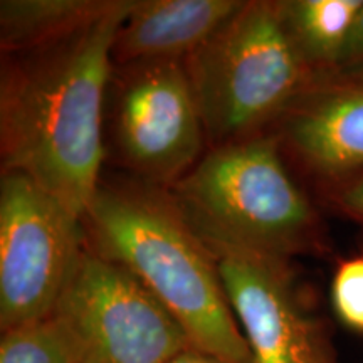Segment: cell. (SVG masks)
<instances>
[{
	"mask_svg": "<svg viewBox=\"0 0 363 363\" xmlns=\"http://www.w3.org/2000/svg\"><path fill=\"white\" fill-rule=\"evenodd\" d=\"M331 212L363 227V174L318 194Z\"/></svg>",
	"mask_w": 363,
	"mask_h": 363,
	"instance_id": "cell-15",
	"label": "cell"
},
{
	"mask_svg": "<svg viewBox=\"0 0 363 363\" xmlns=\"http://www.w3.org/2000/svg\"><path fill=\"white\" fill-rule=\"evenodd\" d=\"M169 363H225L220 358L214 355H208V353L199 350V348L190 347L187 350H184L179 355L172 358Z\"/></svg>",
	"mask_w": 363,
	"mask_h": 363,
	"instance_id": "cell-17",
	"label": "cell"
},
{
	"mask_svg": "<svg viewBox=\"0 0 363 363\" xmlns=\"http://www.w3.org/2000/svg\"><path fill=\"white\" fill-rule=\"evenodd\" d=\"M83 222L91 251L128 269L179 321L194 348L225 363H254L214 254L169 190L99 185Z\"/></svg>",
	"mask_w": 363,
	"mask_h": 363,
	"instance_id": "cell-2",
	"label": "cell"
},
{
	"mask_svg": "<svg viewBox=\"0 0 363 363\" xmlns=\"http://www.w3.org/2000/svg\"><path fill=\"white\" fill-rule=\"evenodd\" d=\"M83 219L21 172L0 182V330L49 316L86 247Z\"/></svg>",
	"mask_w": 363,
	"mask_h": 363,
	"instance_id": "cell-5",
	"label": "cell"
},
{
	"mask_svg": "<svg viewBox=\"0 0 363 363\" xmlns=\"http://www.w3.org/2000/svg\"><path fill=\"white\" fill-rule=\"evenodd\" d=\"M199 238L214 254L254 363H342L330 323L299 283L291 261Z\"/></svg>",
	"mask_w": 363,
	"mask_h": 363,
	"instance_id": "cell-7",
	"label": "cell"
},
{
	"mask_svg": "<svg viewBox=\"0 0 363 363\" xmlns=\"http://www.w3.org/2000/svg\"><path fill=\"white\" fill-rule=\"evenodd\" d=\"M170 195L199 235L289 261L331 251L325 220L271 131L212 147Z\"/></svg>",
	"mask_w": 363,
	"mask_h": 363,
	"instance_id": "cell-3",
	"label": "cell"
},
{
	"mask_svg": "<svg viewBox=\"0 0 363 363\" xmlns=\"http://www.w3.org/2000/svg\"><path fill=\"white\" fill-rule=\"evenodd\" d=\"M0 363H83L79 345L54 313L2 331Z\"/></svg>",
	"mask_w": 363,
	"mask_h": 363,
	"instance_id": "cell-13",
	"label": "cell"
},
{
	"mask_svg": "<svg viewBox=\"0 0 363 363\" xmlns=\"http://www.w3.org/2000/svg\"><path fill=\"white\" fill-rule=\"evenodd\" d=\"M333 74L363 78V6L357 13L340 65Z\"/></svg>",
	"mask_w": 363,
	"mask_h": 363,
	"instance_id": "cell-16",
	"label": "cell"
},
{
	"mask_svg": "<svg viewBox=\"0 0 363 363\" xmlns=\"http://www.w3.org/2000/svg\"><path fill=\"white\" fill-rule=\"evenodd\" d=\"M131 7L133 0H116L83 33L2 67V172L30 177L81 219L101 185L104 88Z\"/></svg>",
	"mask_w": 363,
	"mask_h": 363,
	"instance_id": "cell-1",
	"label": "cell"
},
{
	"mask_svg": "<svg viewBox=\"0 0 363 363\" xmlns=\"http://www.w3.org/2000/svg\"><path fill=\"white\" fill-rule=\"evenodd\" d=\"M239 0H133L113 62L185 61L240 11Z\"/></svg>",
	"mask_w": 363,
	"mask_h": 363,
	"instance_id": "cell-10",
	"label": "cell"
},
{
	"mask_svg": "<svg viewBox=\"0 0 363 363\" xmlns=\"http://www.w3.org/2000/svg\"><path fill=\"white\" fill-rule=\"evenodd\" d=\"M363 0H278L284 33L315 78L337 71Z\"/></svg>",
	"mask_w": 363,
	"mask_h": 363,
	"instance_id": "cell-12",
	"label": "cell"
},
{
	"mask_svg": "<svg viewBox=\"0 0 363 363\" xmlns=\"http://www.w3.org/2000/svg\"><path fill=\"white\" fill-rule=\"evenodd\" d=\"M116 138L125 162L155 187H172L197 165L207 136L184 61L130 65Z\"/></svg>",
	"mask_w": 363,
	"mask_h": 363,
	"instance_id": "cell-8",
	"label": "cell"
},
{
	"mask_svg": "<svg viewBox=\"0 0 363 363\" xmlns=\"http://www.w3.org/2000/svg\"><path fill=\"white\" fill-rule=\"evenodd\" d=\"M115 4L116 0H2V51L21 56L65 43L106 16Z\"/></svg>",
	"mask_w": 363,
	"mask_h": 363,
	"instance_id": "cell-11",
	"label": "cell"
},
{
	"mask_svg": "<svg viewBox=\"0 0 363 363\" xmlns=\"http://www.w3.org/2000/svg\"><path fill=\"white\" fill-rule=\"evenodd\" d=\"M83 363H169L192 347L179 321L128 269L86 244L59 298Z\"/></svg>",
	"mask_w": 363,
	"mask_h": 363,
	"instance_id": "cell-6",
	"label": "cell"
},
{
	"mask_svg": "<svg viewBox=\"0 0 363 363\" xmlns=\"http://www.w3.org/2000/svg\"><path fill=\"white\" fill-rule=\"evenodd\" d=\"M272 128L286 162L318 194L355 179L363 174V78H316Z\"/></svg>",
	"mask_w": 363,
	"mask_h": 363,
	"instance_id": "cell-9",
	"label": "cell"
},
{
	"mask_svg": "<svg viewBox=\"0 0 363 363\" xmlns=\"http://www.w3.org/2000/svg\"><path fill=\"white\" fill-rule=\"evenodd\" d=\"M184 62L212 147L262 133L316 79L286 35L274 0L244 2Z\"/></svg>",
	"mask_w": 363,
	"mask_h": 363,
	"instance_id": "cell-4",
	"label": "cell"
},
{
	"mask_svg": "<svg viewBox=\"0 0 363 363\" xmlns=\"http://www.w3.org/2000/svg\"><path fill=\"white\" fill-rule=\"evenodd\" d=\"M330 296L340 323L363 335V254L338 262L331 278Z\"/></svg>",
	"mask_w": 363,
	"mask_h": 363,
	"instance_id": "cell-14",
	"label": "cell"
}]
</instances>
